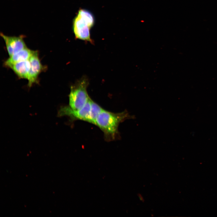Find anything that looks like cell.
Masks as SVG:
<instances>
[{
  "label": "cell",
  "mask_w": 217,
  "mask_h": 217,
  "mask_svg": "<svg viewBox=\"0 0 217 217\" xmlns=\"http://www.w3.org/2000/svg\"><path fill=\"white\" fill-rule=\"evenodd\" d=\"M94 23V17L91 12L86 9H80L72 22L75 38L92 43L90 31Z\"/></svg>",
  "instance_id": "cell-2"
},
{
  "label": "cell",
  "mask_w": 217,
  "mask_h": 217,
  "mask_svg": "<svg viewBox=\"0 0 217 217\" xmlns=\"http://www.w3.org/2000/svg\"><path fill=\"white\" fill-rule=\"evenodd\" d=\"M0 36L5 41L6 49L9 56L27 48L24 41V36H9L0 33Z\"/></svg>",
  "instance_id": "cell-5"
},
{
  "label": "cell",
  "mask_w": 217,
  "mask_h": 217,
  "mask_svg": "<svg viewBox=\"0 0 217 217\" xmlns=\"http://www.w3.org/2000/svg\"><path fill=\"white\" fill-rule=\"evenodd\" d=\"M8 67L11 68L19 78L28 80L30 68L29 60L15 63Z\"/></svg>",
  "instance_id": "cell-7"
},
{
  "label": "cell",
  "mask_w": 217,
  "mask_h": 217,
  "mask_svg": "<svg viewBox=\"0 0 217 217\" xmlns=\"http://www.w3.org/2000/svg\"><path fill=\"white\" fill-rule=\"evenodd\" d=\"M91 100L90 98L83 108L77 110L72 109L69 105L61 107L58 111V116H68L72 121L81 120L91 123L90 118Z\"/></svg>",
  "instance_id": "cell-4"
},
{
  "label": "cell",
  "mask_w": 217,
  "mask_h": 217,
  "mask_svg": "<svg viewBox=\"0 0 217 217\" xmlns=\"http://www.w3.org/2000/svg\"><path fill=\"white\" fill-rule=\"evenodd\" d=\"M132 118L126 111L114 113L104 109L97 117L95 125L103 132L105 139L110 141L119 137L118 127L120 123Z\"/></svg>",
  "instance_id": "cell-1"
},
{
  "label": "cell",
  "mask_w": 217,
  "mask_h": 217,
  "mask_svg": "<svg viewBox=\"0 0 217 217\" xmlns=\"http://www.w3.org/2000/svg\"><path fill=\"white\" fill-rule=\"evenodd\" d=\"M89 82L86 77H83L71 86L69 95V106L77 110L83 108L90 98L87 91Z\"/></svg>",
  "instance_id": "cell-3"
},
{
  "label": "cell",
  "mask_w": 217,
  "mask_h": 217,
  "mask_svg": "<svg viewBox=\"0 0 217 217\" xmlns=\"http://www.w3.org/2000/svg\"><path fill=\"white\" fill-rule=\"evenodd\" d=\"M104 109L92 99L91 103L90 118L91 124H95L96 119L99 114Z\"/></svg>",
  "instance_id": "cell-9"
},
{
  "label": "cell",
  "mask_w": 217,
  "mask_h": 217,
  "mask_svg": "<svg viewBox=\"0 0 217 217\" xmlns=\"http://www.w3.org/2000/svg\"><path fill=\"white\" fill-rule=\"evenodd\" d=\"M29 60L30 63V68L28 79V85L30 87L34 83L37 82L39 75L44 70L45 67L41 62L37 51H35Z\"/></svg>",
  "instance_id": "cell-6"
},
{
  "label": "cell",
  "mask_w": 217,
  "mask_h": 217,
  "mask_svg": "<svg viewBox=\"0 0 217 217\" xmlns=\"http://www.w3.org/2000/svg\"><path fill=\"white\" fill-rule=\"evenodd\" d=\"M35 51L26 48L10 56L4 62V65L8 67L10 65L19 62L28 60Z\"/></svg>",
  "instance_id": "cell-8"
}]
</instances>
